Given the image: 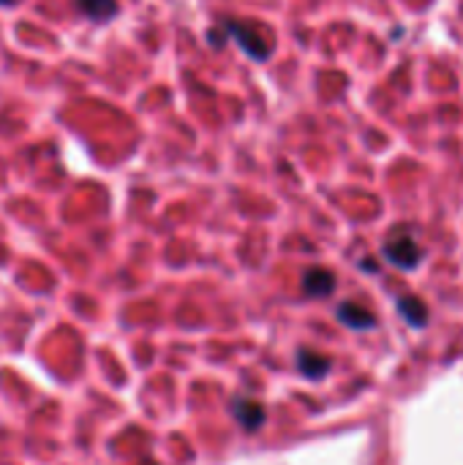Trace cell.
Listing matches in <instances>:
<instances>
[{
	"instance_id": "1",
	"label": "cell",
	"mask_w": 463,
	"mask_h": 465,
	"mask_svg": "<svg viewBox=\"0 0 463 465\" xmlns=\"http://www.w3.org/2000/svg\"><path fill=\"white\" fill-rule=\"evenodd\" d=\"M210 44L213 46H224L226 38H235L237 46L257 63H265L273 57V49H276V41H273V33L262 25V22H254V19H221L216 25V30H210Z\"/></svg>"
},
{
	"instance_id": "2",
	"label": "cell",
	"mask_w": 463,
	"mask_h": 465,
	"mask_svg": "<svg viewBox=\"0 0 463 465\" xmlns=\"http://www.w3.org/2000/svg\"><path fill=\"white\" fill-rule=\"evenodd\" d=\"M385 259L396 264L398 270H415L423 262V248L409 234H401L385 245Z\"/></svg>"
},
{
	"instance_id": "3",
	"label": "cell",
	"mask_w": 463,
	"mask_h": 465,
	"mask_svg": "<svg viewBox=\"0 0 463 465\" xmlns=\"http://www.w3.org/2000/svg\"><path fill=\"white\" fill-rule=\"evenodd\" d=\"M336 316H338V322L347 324L349 330H374V327H377V316H374L368 308L357 305V302H344V305H338Z\"/></svg>"
},
{
	"instance_id": "4",
	"label": "cell",
	"mask_w": 463,
	"mask_h": 465,
	"mask_svg": "<svg viewBox=\"0 0 463 465\" xmlns=\"http://www.w3.org/2000/svg\"><path fill=\"white\" fill-rule=\"evenodd\" d=\"M303 292L308 297H327L336 292V275L325 267H311L303 275Z\"/></svg>"
},
{
	"instance_id": "5",
	"label": "cell",
	"mask_w": 463,
	"mask_h": 465,
	"mask_svg": "<svg viewBox=\"0 0 463 465\" xmlns=\"http://www.w3.org/2000/svg\"><path fill=\"white\" fill-rule=\"evenodd\" d=\"M74 5H76V11H79L82 16H87V19L96 22V25L109 22V19L117 16V11H120L117 0H74Z\"/></svg>"
},
{
	"instance_id": "6",
	"label": "cell",
	"mask_w": 463,
	"mask_h": 465,
	"mask_svg": "<svg viewBox=\"0 0 463 465\" xmlns=\"http://www.w3.org/2000/svg\"><path fill=\"white\" fill-rule=\"evenodd\" d=\"M232 411H235V420H237L248 433L259 430L262 422H265V409H262L259 403H254V401H235Z\"/></svg>"
},
{
	"instance_id": "7",
	"label": "cell",
	"mask_w": 463,
	"mask_h": 465,
	"mask_svg": "<svg viewBox=\"0 0 463 465\" xmlns=\"http://www.w3.org/2000/svg\"><path fill=\"white\" fill-rule=\"evenodd\" d=\"M297 368L308 379H322L330 371V360L325 354H319V351L303 349V351H297Z\"/></svg>"
},
{
	"instance_id": "8",
	"label": "cell",
	"mask_w": 463,
	"mask_h": 465,
	"mask_svg": "<svg viewBox=\"0 0 463 465\" xmlns=\"http://www.w3.org/2000/svg\"><path fill=\"white\" fill-rule=\"evenodd\" d=\"M398 313L407 319V324H412V327H426V322H428V308H426V302L423 300H418V297H401L398 300Z\"/></svg>"
},
{
	"instance_id": "9",
	"label": "cell",
	"mask_w": 463,
	"mask_h": 465,
	"mask_svg": "<svg viewBox=\"0 0 463 465\" xmlns=\"http://www.w3.org/2000/svg\"><path fill=\"white\" fill-rule=\"evenodd\" d=\"M0 5H5V8H11V5H16V0H0Z\"/></svg>"
}]
</instances>
